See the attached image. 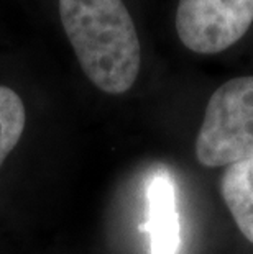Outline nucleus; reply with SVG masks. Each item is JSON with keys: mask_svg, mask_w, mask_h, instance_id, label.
Masks as SVG:
<instances>
[{"mask_svg": "<svg viewBox=\"0 0 253 254\" xmlns=\"http://www.w3.org/2000/svg\"><path fill=\"white\" fill-rule=\"evenodd\" d=\"M220 195L237 228L253 245V158L225 169L220 179Z\"/></svg>", "mask_w": 253, "mask_h": 254, "instance_id": "5", "label": "nucleus"}, {"mask_svg": "<svg viewBox=\"0 0 253 254\" xmlns=\"http://www.w3.org/2000/svg\"><path fill=\"white\" fill-rule=\"evenodd\" d=\"M152 254H176L179 248V218L174 182L168 172H156L147 187V223Z\"/></svg>", "mask_w": 253, "mask_h": 254, "instance_id": "4", "label": "nucleus"}, {"mask_svg": "<svg viewBox=\"0 0 253 254\" xmlns=\"http://www.w3.org/2000/svg\"><path fill=\"white\" fill-rule=\"evenodd\" d=\"M176 33L197 55H219L245 36L253 25V0H179Z\"/></svg>", "mask_w": 253, "mask_h": 254, "instance_id": "3", "label": "nucleus"}, {"mask_svg": "<svg viewBox=\"0 0 253 254\" xmlns=\"http://www.w3.org/2000/svg\"><path fill=\"white\" fill-rule=\"evenodd\" d=\"M59 18L81 69L99 90L128 92L142 67V46L123 0H59Z\"/></svg>", "mask_w": 253, "mask_h": 254, "instance_id": "1", "label": "nucleus"}, {"mask_svg": "<svg viewBox=\"0 0 253 254\" xmlns=\"http://www.w3.org/2000/svg\"><path fill=\"white\" fill-rule=\"evenodd\" d=\"M26 123L25 105L10 87L0 85V166L18 144Z\"/></svg>", "mask_w": 253, "mask_h": 254, "instance_id": "6", "label": "nucleus"}, {"mask_svg": "<svg viewBox=\"0 0 253 254\" xmlns=\"http://www.w3.org/2000/svg\"><path fill=\"white\" fill-rule=\"evenodd\" d=\"M253 158V75L219 85L207 102L196 138V159L224 167Z\"/></svg>", "mask_w": 253, "mask_h": 254, "instance_id": "2", "label": "nucleus"}]
</instances>
